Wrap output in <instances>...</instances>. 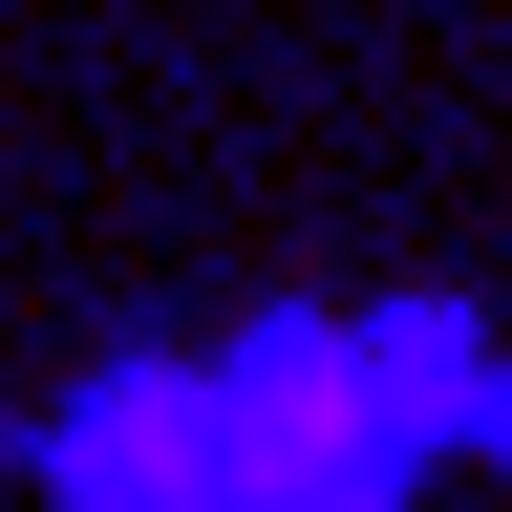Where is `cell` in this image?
Here are the masks:
<instances>
[{
    "instance_id": "cell-1",
    "label": "cell",
    "mask_w": 512,
    "mask_h": 512,
    "mask_svg": "<svg viewBox=\"0 0 512 512\" xmlns=\"http://www.w3.org/2000/svg\"><path fill=\"white\" fill-rule=\"evenodd\" d=\"M512 299L491 278H278L214 320H107L0 384V512H491Z\"/></svg>"
}]
</instances>
